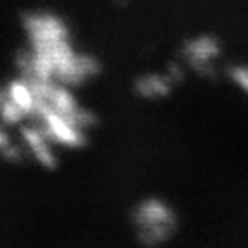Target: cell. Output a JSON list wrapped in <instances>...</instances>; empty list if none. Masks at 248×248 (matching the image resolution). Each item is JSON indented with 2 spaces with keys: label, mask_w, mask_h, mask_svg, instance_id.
<instances>
[{
  "label": "cell",
  "mask_w": 248,
  "mask_h": 248,
  "mask_svg": "<svg viewBox=\"0 0 248 248\" xmlns=\"http://www.w3.org/2000/svg\"><path fill=\"white\" fill-rule=\"evenodd\" d=\"M134 224L145 243H158L175 228L173 210L162 201H143L134 212Z\"/></svg>",
  "instance_id": "obj_1"
},
{
  "label": "cell",
  "mask_w": 248,
  "mask_h": 248,
  "mask_svg": "<svg viewBox=\"0 0 248 248\" xmlns=\"http://www.w3.org/2000/svg\"><path fill=\"white\" fill-rule=\"evenodd\" d=\"M187 57L189 61L193 62V66L201 68V66H208L210 61H213L217 57V45L213 43L212 39H199L193 41L187 46Z\"/></svg>",
  "instance_id": "obj_2"
}]
</instances>
